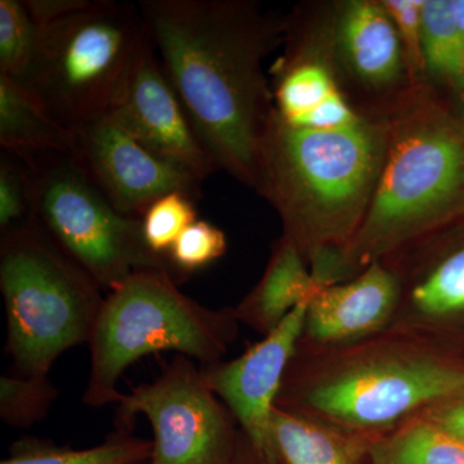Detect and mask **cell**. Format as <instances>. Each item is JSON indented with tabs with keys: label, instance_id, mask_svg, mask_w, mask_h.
<instances>
[{
	"label": "cell",
	"instance_id": "obj_24",
	"mask_svg": "<svg viewBox=\"0 0 464 464\" xmlns=\"http://www.w3.org/2000/svg\"><path fill=\"white\" fill-rule=\"evenodd\" d=\"M197 200L183 192H169L155 200L141 217L143 237L155 255L167 257L188 226L197 221Z\"/></svg>",
	"mask_w": 464,
	"mask_h": 464
},
{
	"label": "cell",
	"instance_id": "obj_26",
	"mask_svg": "<svg viewBox=\"0 0 464 464\" xmlns=\"http://www.w3.org/2000/svg\"><path fill=\"white\" fill-rule=\"evenodd\" d=\"M401 43L411 84L426 83L422 47L423 0H381Z\"/></svg>",
	"mask_w": 464,
	"mask_h": 464
},
{
	"label": "cell",
	"instance_id": "obj_15",
	"mask_svg": "<svg viewBox=\"0 0 464 464\" xmlns=\"http://www.w3.org/2000/svg\"><path fill=\"white\" fill-rule=\"evenodd\" d=\"M324 286L308 271L301 250L283 235L275 243L261 280L235 310V316L267 334L298 304L315 297Z\"/></svg>",
	"mask_w": 464,
	"mask_h": 464
},
{
	"label": "cell",
	"instance_id": "obj_32",
	"mask_svg": "<svg viewBox=\"0 0 464 464\" xmlns=\"http://www.w3.org/2000/svg\"><path fill=\"white\" fill-rule=\"evenodd\" d=\"M228 464H232V460H230V463H228Z\"/></svg>",
	"mask_w": 464,
	"mask_h": 464
},
{
	"label": "cell",
	"instance_id": "obj_12",
	"mask_svg": "<svg viewBox=\"0 0 464 464\" xmlns=\"http://www.w3.org/2000/svg\"><path fill=\"white\" fill-rule=\"evenodd\" d=\"M311 301L298 304L264 340L227 362L201 365L209 389L237 418L258 453L276 462L271 423L284 378L306 325Z\"/></svg>",
	"mask_w": 464,
	"mask_h": 464
},
{
	"label": "cell",
	"instance_id": "obj_17",
	"mask_svg": "<svg viewBox=\"0 0 464 464\" xmlns=\"http://www.w3.org/2000/svg\"><path fill=\"white\" fill-rule=\"evenodd\" d=\"M271 436L285 464H357L343 440L297 411L275 406Z\"/></svg>",
	"mask_w": 464,
	"mask_h": 464
},
{
	"label": "cell",
	"instance_id": "obj_16",
	"mask_svg": "<svg viewBox=\"0 0 464 464\" xmlns=\"http://www.w3.org/2000/svg\"><path fill=\"white\" fill-rule=\"evenodd\" d=\"M0 146L12 154L72 155L74 134L53 121L20 85L0 75Z\"/></svg>",
	"mask_w": 464,
	"mask_h": 464
},
{
	"label": "cell",
	"instance_id": "obj_4",
	"mask_svg": "<svg viewBox=\"0 0 464 464\" xmlns=\"http://www.w3.org/2000/svg\"><path fill=\"white\" fill-rule=\"evenodd\" d=\"M235 320V311L212 310L183 295L170 271L133 274L110 290L94 324L84 404H118L121 375L151 353L174 351L201 365L221 362L237 334Z\"/></svg>",
	"mask_w": 464,
	"mask_h": 464
},
{
	"label": "cell",
	"instance_id": "obj_14",
	"mask_svg": "<svg viewBox=\"0 0 464 464\" xmlns=\"http://www.w3.org/2000/svg\"><path fill=\"white\" fill-rule=\"evenodd\" d=\"M399 297V276L381 259L351 282L324 286L308 304L304 329L322 342L366 334L389 319Z\"/></svg>",
	"mask_w": 464,
	"mask_h": 464
},
{
	"label": "cell",
	"instance_id": "obj_19",
	"mask_svg": "<svg viewBox=\"0 0 464 464\" xmlns=\"http://www.w3.org/2000/svg\"><path fill=\"white\" fill-rule=\"evenodd\" d=\"M152 442L119 431L99 447L72 450L45 442L21 441L0 464H145L151 459Z\"/></svg>",
	"mask_w": 464,
	"mask_h": 464
},
{
	"label": "cell",
	"instance_id": "obj_29",
	"mask_svg": "<svg viewBox=\"0 0 464 464\" xmlns=\"http://www.w3.org/2000/svg\"><path fill=\"white\" fill-rule=\"evenodd\" d=\"M92 0H26L30 14L39 27L88 7Z\"/></svg>",
	"mask_w": 464,
	"mask_h": 464
},
{
	"label": "cell",
	"instance_id": "obj_30",
	"mask_svg": "<svg viewBox=\"0 0 464 464\" xmlns=\"http://www.w3.org/2000/svg\"><path fill=\"white\" fill-rule=\"evenodd\" d=\"M451 16L464 47V0H450Z\"/></svg>",
	"mask_w": 464,
	"mask_h": 464
},
{
	"label": "cell",
	"instance_id": "obj_2",
	"mask_svg": "<svg viewBox=\"0 0 464 464\" xmlns=\"http://www.w3.org/2000/svg\"><path fill=\"white\" fill-rule=\"evenodd\" d=\"M384 116L362 114L334 130H301L274 109L261 146L256 192L279 213L284 237L325 285L338 283L342 255L364 221L386 152Z\"/></svg>",
	"mask_w": 464,
	"mask_h": 464
},
{
	"label": "cell",
	"instance_id": "obj_9",
	"mask_svg": "<svg viewBox=\"0 0 464 464\" xmlns=\"http://www.w3.org/2000/svg\"><path fill=\"white\" fill-rule=\"evenodd\" d=\"M333 70L348 102L384 116L413 87L393 21L381 0L319 2Z\"/></svg>",
	"mask_w": 464,
	"mask_h": 464
},
{
	"label": "cell",
	"instance_id": "obj_5",
	"mask_svg": "<svg viewBox=\"0 0 464 464\" xmlns=\"http://www.w3.org/2000/svg\"><path fill=\"white\" fill-rule=\"evenodd\" d=\"M7 351L21 375L48 377L58 357L88 343L105 297L33 218L0 234Z\"/></svg>",
	"mask_w": 464,
	"mask_h": 464
},
{
	"label": "cell",
	"instance_id": "obj_20",
	"mask_svg": "<svg viewBox=\"0 0 464 464\" xmlns=\"http://www.w3.org/2000/svg\"><path fill=\"white\" fill-rule=\"evenodd\" d=\"M372 464H464V444L426 420L378 441Z\"/></svg>",
	"mask_w": 464,
	"mask_h": 464
},
{
	"label": "cell",
	"instance_id": "obj_11",
	"mask_svg": "<svg viewBox=\"0 0 464 464\" xmlns=\"http://www.w3.org/2000/svg\"><path fill=\"white\" fill-rule=\"evenodd\" d=\"M72 134V157L123 215L141 218L155 200L169 192L200 199L203 182L149 149L114 111Z\"/></svg>",
	"mask_w": 464,
	"mask_h": 464
},
{
	"label": "cell",
	"instance_id": "obj_25",
	"mask_svg": "<svg viewBox=\"0 0 464 464\" xmlns=\"http://www.w3.org/2000/svg\"><path fill=\"white\" fill-rule=\"evenodd\" d=\"M225 232L207 221H195L182 232L170 249L168 259L179 280L207 267L225 255Z\"/></svg>",
	"mask_w": 464,
	"mask_h": 464
},
{
	"label": "cell",
	"instance_id": "obj_21",
	"mask_svg": "<svg viewBox=\"0 0 464 464\" xmlns=\"http://www.w3.org/2000/svg\"><path fill=\"white\" fill-rule=\"evenodd\" d=\"M411 304L422 315L447 316L464 311V246L427 270H418Z\"/></svg>",
	"mask_w": 464,
	"mask_h": 464
},
{
	"label": "cell",
	"instance_id": "obj_27",
	"mask_svg": "<svg viewBox=\"0 0 464 464\" xmlns=\"http://www.w3.org/2000/svg\"><path fill=\"white\" fill-rule=\"evenodd\" d=\"M30 218L25 166L17 155H0V232Z\"/></svg>",
	"mask_w": 464,
	"mask_h": 464
},
{
	"label": "cell",
	"instance_id": "obj_7",
	"mask_svg": "<svg viewBox=\"0 0 464 464\" xmlns=\"http://www.w3.org/2000/svg\"><path fill=\"white\" fill-rule=\"evenodd\" d=\"M14 155L25 166L30 218L101 289L146 270H168L181 282L169 259L149 248L141 218L119 212L72 155Z\"/></svg>",
	"mask_w": 464,
	"mask_h": 464
},
{
	"label": "cell",
	"instance_id": "obj_23",
	"mask_svg": "<svg viewBox=\"0 0 464 464\" xmlns=\"http://www.w3.org/2000/svg\"><path fill=\"white\" fill-rule=\"evenodd\" d=\"M58 391L48 377L0 378V417L14 427H30L47 417Z\"/></svg>",
	"mask_w": 464,
	"mask_h": 464
},
{
	"label": "cell",
	"instance_id": "obj_18",
	"mask_svg": "<svg viewBox=\"0 0 464 464\" xmlns=\"http://www.w3.org/2000/svg\"><path fill=\"white\" fill-rule=\"evenodd\" d=\"M422 47L426 83L464 92V47L450 0H423Z\"/></svg>",
	"mask_w": 464,
	"mask_h": 464
},
{
	"label": "cell",
	"instance_id": "obj_3",
	"mask_svg": "<svg viewBox=\"0 0 464 464\" xmlns=\"http://www.w3.org/2000/svg\"><path fill=\"white\" fill-rule=\"evenodd\" d=\"M384 118L380 179L342 255L338 282L464 219V114L423 83L409 88Z\"/></svg>",
	"mask_w": 464,
	"mask_h": 464
},
{
	"label": "cell",
	"instance_id": "obj_1",
	"mask_svg": "<svg viewBox=\"0 0 464 464\" xmlns=\"http://www.w3.org/2000/svg\"><path fill=\"white\" fill-rule=\"evenodd\" d=\"M159 60L219 170L257 190L274 109L265 58L284 20L249 0H141Z\"/></svg>",
	"mask_w": 464,
	"mask_h": 464
},
{
	"label": "cell",
	"instance_id": "obj_6",
	"mask_svg": "<svg viewBox=\"0 0 464 464\" xmlns=\"http://www.w3.org/2000/svg\"><path fill=\"white\" fill-rule=\"evenodd\" d=\"M39 29L32 63L14 83L72 132L111 112L149 36L140 5L92 0Z\"/></svg>",
	"mask_w": 464,
	"mask_h": 464
},
{
	"label": "cell",
	"instance_id": "obj_10",
	"mask_svg": "<svg viewBox=\"0 0 464 464\" xmlns=\"http://www.w3.org/2000/svg\"><path fill=\"white\" fill-rule=\"evenodd\" d=\"M464 392V372L431 360H382L335 375L302 401L348 426H387L422 406Z\"/></svg>",
	"mask_w": 464,
	"mask_h": 464
},
{
	"label": "cell",
	"instance_id": "obj_28",
	"mask_svg": "<svg viewBox=\"0 0 464 464\" xmlns=\"http://www.w3.org/2000/svg\"><path fill=\"white\" fill-rule=\"evenodd\" d=\"M423 420L464 444V398L457 396L430 406Z\"/></svg>",
	"mask_w": 464,
	"mask_h": 464
},
{
	"label": "cell",
	"instance_id": "obj_13",
	"mask_svg": "<svg viewBox=\"0 0 464 464\" xmlns=\"http://www.w3.org/2000/svg\"><path fill=\"white\" fill-rule=\"evenodd\" d=\"M112 111L149 149L200 182L219 170L168 79L150 32Z\"/></svg>",
	"mask_w": 464,
	"mask_h": 464
},
{
	"label": "cell",
	"instance_id": "obj_22",
	"mask_svg": "<svg viewBox=\"0 0 464 464\" xmlns=\"http://www.w3.org/2000/svg\"><path fill=\"white\" fill-rule=\"evenodd\" d=\"M41 29L25 2L0 0V74L23 78L38 47Z\"/></svg>",
	"mask_w": 464,
	"mask_h": 464
},
{
	"label": "cell",
	"instance_id": "obj_31",
	"mask_svg": "<svg viewBox=\"0 0 464 464\" xmlns=\"http://www.w3.org/2000/svg\"><path fill=\"white\" fill-rule=\"evenodd\" d=\"M463 101H464V92H463Z\"/></svg>",
	"mask_w": 464,
	"mask_h": 464
},
{
	"label": "cell",
	"instance_id": "obj_8",
	"mask_svg": "<svg viewBox=\"0 0 464 464\" xmlns=\"http://www.w3.org/2000/svg\"><path fill=\"white\" fill-rule=\"evenodd\" d=\"M118 404L121 431L139 414L151 423L150 464H228L234 457L231 411L190 357L177 355L157 380L133 387Z\"/></svg>",
	"mask_w": 464,
	"mask_h": 464
}]
</instances>
